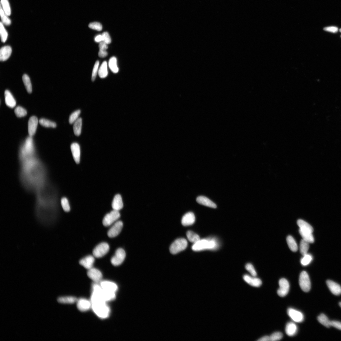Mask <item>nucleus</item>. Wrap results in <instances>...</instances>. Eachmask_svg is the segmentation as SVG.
Listing matches in <instances>:
<instances>
[{"label":"nucleus","mask_w":341,"mask_h":341,"mask_svg":"<svg viewBox=\"0 0 341 341\" xmlns=\"http://www.w3.org/2000/svg\"><path fill=\"white\" fill-rule=\"evenodd\" d=\"M39 123L40 125L46 127L55 128L57 126L55 122L45 118L40 119Z\"/></svg>","instance_id":"nucleus-39"},{"label":"nucleus","mask_w":341,"mask_h":341,"mask_svg":"<svg viewBox=\"0 0 341 341\" xmlns=\"http://www.w3.org/2000/svg\"><path fill=\"white\" fill-rule=\"evenodd\" d=\"M108 53L106 51L99 50L98 55L99 57L104 58L106 57L108 55Z\"/></svg>","instance_id":"nucleus-54"},{"label":"nucleus","mask_w":341,"mask_h":341,"mask_svg":"<svg viewBox=\"0 0 341 341\" xmlns=\"http://www.w3.org/2000/svg\"><path fill=\"white\" fill-rule=\"evenodd\" d=\"M196 200L197 202L200 205L212 208L214 209L217 207L216 204L206 197L199 196L197 198Z\"/></svg>","instance_id":"nucleus-24"},{"label":"nucleus","mask_w":341,"mask_h":341,"mask_svg":"<svg viewBox=\"0 0 341 341\" xmlns=\"http://www.w3.org/2000/svg\"><path fill=\"white\" fill-rule=\"evenodd\" d=\"M71 149L75 161L77 164H79L81 154L79 145L76 143H73L71 145Z\"/></svg>","instance_id":"nucleus-20"},{"label":"nucleus","mask_w":341,"mask_h":341,"mask_svg":"<svg viewBox=\"0 0 341 341\" xmlns=\"http://www.w3.org/2000/svg\"><path fill=\"white\" fill-rule=\"evenodd\" d=\"M103 289L106 291L116 293L118 289L117 285L109 281H104L100 284Z\"/></svg>","instance_id":"nucleus-22"},{"label":"nucleus","mask_w":341,"mask_h":341,"mask_svg":"<svg viewBox=\"0 0 341 341\" xmlns=\"http://www.w3.org/2000/svg\"><path fill=\"white\" fill-rule=\"evenodd\" d=\"M95 41L97 43L101 42L103 41V37L102 35H99L95 37L94 39Z\"/></svg>","instance_id":"nucleus-55"},{"label":"nucleus","mask_w":341,"mask_h":341,"mask_svg":"<svg viewBox=\"0 0 341 341\" xmlns=\"http://www.w3.org/2000/svg\"><path fill=\"white\" fill-rule=\"evenodd\" d=\"M309 243L306 241L302 239L300 244V251L303 256L307 254L309 248Z\"/></svg>","instance_id":"nucleus-34"},{"label":"nucleus","mask_w":341,"mask_h":341,"mask_svg":"<svg viewBox=\"0 0 341 341\" xmlns=\"http://www.w3.org/2000/svg\"><path fill=\"white\" fill-rule=\"evenodd\" d=\"M0 14H1L2 23L7 25H10L11 24V20L9 18L8 16L5 14L1 7V10H0Z\"/></svg>","instance_id":"nucleus-42"},{"label":"nucleus","mask_w":341,"mask_h":341,"mask_svg":"<svg viewBox=\"0 0 341 341\" xmlns=\"http://www.w3.org/2000/svg\"><path fill=\"white\" fill-rule=\"evenodd\" d=\"M91 303L93 311L99 317L104 319L108 317L110 311L106 302L102 300Z\"/></svg>","instance_id":"nucleus-5"},{"label":"nucleus","mask_w":341,"mask_h":341,"mask_svg":"<svg viewBox=\"0 0 341 341\" xmlns=\"http://www.w3.org/2000/svg\"><path fill=\"white\" fill-rule=\"evenodd\" d=\"M279 288L277 291V294L281 297H284L288 293L290 285L287 280L285 278L280 279L279 281Z\"/></svg>","instance_id":"nucleus-11"},{"label":"nucleus","mask_w":341,"mask_h":341,"mask_svg":"<svg viewBox=\"0 0 341 341\" xmlns=\"http://www.w3.org/2000/svg\"><path fill=\"white\" fill-rule=\"evenodd\" d=\"M16 116L19 118L24 117L27 114V111L23 107L18 106L14 110Z\"/></svg>","instance_id":"nucleus-41"},{"label":"nucleus","mask_w":341,"mask_h":341,"mask_svg":"<svg viewBox=\"0 0 341 341\" xmlns=\"http://www.w3.org/2000/svg\"><path fill=\"white\" fill-rule=\"evenodd\" d=\"M324 30L325 31L333 33H336L338 31V28L337 27L335 26L326 27L325 28Z\"/></svg>","instance_id":"nucleus-51"},{"label":"nucleus","mask_w":341,"mask_h":341,"mask_svg":"<svg viewBox=\"0 0 341 341\" xmlns=\"http://www.w3.org/2000/svg\"><path fill=\"white\" fill-rule=\"evenodd\" d=\"M1 7L7 15H11V9L8 0H1Z\"/></svg>","instance_id":"nucleus-33"},{"label":"nucleus","mask_w":341,"mask_h":341,"mask_svg":"<svg viewBox=\"0 0 341 341\" xmlns=\"http://www.w3.org/2000/svg\"><path fill=\"white\" fill-rule=\"evenodd\" d=\"M297 326L294 323L290 322L287 324L285 328V332L289 336H294L297 333Z\"/></svg>","instance_id":"nucleus-27"},{"label":"nucleus","mask_w":341,"mask_h":341,"mask_svg":"<svg viewBox=\"0 0 341 341\" xmlns=\"http://www.w3.org/2000/svg\"><path fill=\"white\" fill-rule=\"evenodd\" d=\"M12 53L11 47L9 46H4L0 50V60L2 62L6 61L11 56Z\"/></svg>","instance_id":"nucleus-25"},{"label":"nucleus","mask_w":341,"mask_h":341,"mask_svg":"<svg viewBox=\"0 0 341 341\" xmlns=\"http://www.w3.org/2000/svg\"><path fill=\"white\" fill-rule=\"evenodd\" d=\"M187 236L189 241L193 244L197 242L200 239L198 235L191 231L187 232Z\"/></svg>","instance_id":"nucleus-37"},{"label":"nucleus","mask_w":341,"mask_h":341,"mask_svg":"<svg viewBox=\"0 0 341 341\" xmlns=\"http://www.w3.org/2000/svg\"><path fill=\"white\" fill-rule=\"evenodd\" d=\"M126 257V253L124 250L122 248H118L111 258V263L114 266H118L123 263Z\"/></svg>","instance_id":"nucleus-8"},{"label":"nucleus","mask_w":341,"mask_h":341,"mask_svg":"<svg viewBox=\"0 0 341 341\" xmlns=\"http://www.w3.org/2000/svg\"><path fill=\"white\" fill-rule=\"evenodd\" d=\"M78 299L76 297L73 296H67L58 297L57 302L60 303L72 304L77 302Z\"/></svg>","instance_id":"nucleus-28"},{"label":"nucleus","mask_w":341,"mask_h":341,"mask_svg":"<svg viewBox=\"0 0 341 341\" xmlns=\"http://www.w3.org/2000/svg\"><path fill=\"white\" fill-rule=\"evenodd\" d=\"M112 207L113 210L118 211L123 207V204L122 197L120 194L116 195L113 200Z\"/></svg>","instance_id":"nucleus-23"},{"label":"nucleus","mask_w":341,"mask_h":341,"mask_svg":"<svg viewBox=\"0 0 341 341\" xmlns=\"http://www.w3.org/2000/svg\"><path fill=\"white\" fill-rule=\"evenodd\" d=\"M287 241L290 249L293 252H296L298 250L297 244L294 238L291 236H288Z\"/></svg>","instance_id":"nucleus-32"},{"label":"nucleus","mask_w":341,"mask_h":341,"mask_svg":"<svg viewBox=\"0 0 341 341\" xmlns=\"http://www.w3.org/2000/svg\"><path fill=\"white\" fill-rule=\"evenodd\" d=\"M109 249V246L107 243L103 242L100 243L93 250V256L97 258L102 257L108 252Z\"/></svg>","instance_id":"nucleus-10"},{"label":"nucleus","mask_w":341,"mask_h":341,"mask_svg":"<svg viewBox=\"0 0 341 341\" xmlns=\"http://www.w3.org/2000/svg\"><path fill=\"white\" fill-rule=\"evenodd\" d=\"M218 243L214 238L200 239L198 242L193 244L192 250L195 251H199L207 250H214L217 248Z\"/></svg>","instance_id":"nucleus-4"},{"label":"nucleus","mask_w":341,"mask_h":341,"mask_svg":"<svg viewBox=\"0 0 341 341\" xmlns=\"http://www.w3.org/2000/svg\"><path fill=\"white\" fill-rule=\"evenodd\" d=\"M299 286L302 290L305 292H309L311 288V283L309 276L305 271L301 273L299 277Z\"/></svg>","instance_id":"nucleus-7"},{"label":"nucleus","mask_w":341,"mask_h":341,"mask_svg":"<svg viewBox=\"0 0 341 341\" xmlns=\"http://www.w3.org/2000/svg\"><path fill=\"white\" fill-rule=\"evenodd\" d=\"M87 275L95 283L101 281L103 278V274L101 271L93 267L88 270Z\"/></svg>","instance_id":"nucleus-14"},{"label":"nucleus","mask_w":341,"mask_h":341,"mask_svg":"<svg viewBox=\"0 0 341 341\" xmlns=\"http://www.w3.org/2000/svg\"><path fill=\"white\" fill-rule=\"evenodd\" d=\"M258 341H270V336H265L260 338L257 340Z\"/></svg>","instance_id":"nucleus-56"},{"label":"nucleus","mask_w":341,"mask_h":341,"mask_svg":"<svg viewBox=\"0 0 341 341\" xmlns=\"http://www.w3.org/2000/svg\"><path fill=\"white\" fill-rule=\"evenodd\" d=\"M102 296L105 302L111 301L116 298V293L106 291L103 289Z\"/></svg>","instance_id":"nucleus-31"},{"label":"nucleus","mask_w":341,"mask_h":341,"mask_svg":"<svg viewBox=\"0 0 341 341\" xmlns=\"http://www.w3.org/2000/svg\"><path fill=\"white\" fill-rule=\"evenodd\" d=\"M0 34L1 41L2 42L5 43L7 41L8 36V33L6 30L2 22L1 23L0 25Z\"/></svg>","instance_id":"nucleus-40"},{"label":"nucleus","mask_w":341,"mask_h":341,"mask_svg":"<svg viewBox=\"0 0 341 341\" xmlns=\"http://www.w3.org/2000/svg\"><path fill=\"white\" fill-rule=\"evenodd\" d=\"M38 123V119L36 116H32L29 119L28 123V130L30 136H32L35 134Z\"/></svg>","instance_id":"nucleus-16"},{"label":"nucleus","mask_w":341,"mask_h":341,"mask_svg":"<svg viewBox=\"0 0 341 341\" xmlns=\"http://www.w3.org/2000/svg\"><path fill=\"white\" fill-rule=\"evenodd\" d=\"M188 246L187 240L184 238H179L176 239L171 245L170 251L173 254H177L185 250Z\"/></svg>","instance_id":"nucleus-6"},{"label":"nucleus","mask_w":341,"mask_h":341,"mask_svg":"<svg viewBox=\"0 0 341 341\" xmlns=\"http://www.w3.org/2000/svg\"><path fill=\"white\" fill-rule=\"evenodd\" d=\"M318 321L325 326L329 328L331 326V321L324 314H320L317 317Z\"/></svg>","instance_id":"nucleus-30"},{"label":"nucleus","mask_w":341,"mask_h":341,"mask_svg":"<svg viewBox=\"0 0 341 341\" xmlns=\"http://www.w3.org/2000/svg\"><path fill=\"white\" fill-rule=\"evenodd\" d=\"M5 101L7 105L13 108L16 105L15 100L11 92L8 90H6L5 92Z\"/></svg>","instance_id":"nucleus-26"},{"label":"nucleus","mask_w":341,"mask_h":341,"mask_svg":"<svg viewBox=\"0 0 341 341\" xmlns=\"http://www.w3.org/2000/svg\"><path fill=\"white\" fill-rule=\"evenodd\" d=\"M195 221L194 214L192 212H189L183 216L182 220V223L183 226H188L193 225Z\"/></svg>","instance_id":"nucleus-19"},{"label":"nucleus","mask_w":341,"mask_h":341,"mask_svg":"<svg viewBox=\"0 0 341 341\" xmlns=\"http://www.w3.org/2000/svg\"><path fill=\"white\" fill-rule=\"evenodd\" d=\"M89 26L90 28L98 31H101L103 29L102 25L97 22L91 23L89 24Z\"/></svg>","instance_id":"nucleus-47"},{"label":"nucleus","mask_w":341,"mask_h":341,"mask_svg":"<svg viewBox=\"0 0 341 341\" xmlns=\"http://www.w3.org/2000/svg\"><path fill=\"white\" fill-rule=\"evenodd\" d=\"M339 30V31H340V32H341V29H340V30Z\"/></svg>","instance_id":"nucleus-58"},{"label":"nucleus","mask_w":341,"mask_h":341,"mask_svg":"<svg viewBox=\"0 0 341 341\" xmlns=\"http://www.w3.org/2000/svg\"><path fill=\"white\" fill-rule=\"evenodd\" d=\"M312 259V256L307 253L304 255L303 257L301 260V263L304 266H307L311 262Z\"/></svg>","instance_id":"nucleus-43"},{"label":"nucleus","mask_w":341,"mask_h":341,"mask_svg":"<svg viewBox=\"0 0 341 341\" xmlns=\"http://www.w3.org/2000/svg\"><path fill=\"white\" fill-rule=\"evenodd\" d=\"M120 216L118 211L113 210L105 216L103 220V224L105 227L110 226L116 222Z\"/></svg>","instance_id":"nucleus-9"},{"label":"nucleus","mask_w":341,"mask_h":341,"mask_svg":"<svg viewBox=\"0 0 341 341\" xmlns=\"http://www.w3.org/2000/svg\"><path fill=\"white\" fill-rule=\"evenodd\" d=\"M297 223L299 227V233L303 239L310 243H314V239L313 235V229L312 227L304 220H298Z\"/></svg>","instance_id":"nucleus-3"},{"label":"nucleus","mask_w":341,"mask_h":341,"mask_svg":"<svg viewBox=\"0 0 341 341\" xmlns=\"http://www.w3.org/2000/svg\"><path fill=\"white\" fill-rule=\"evenodd\" d=\"M326 283L329 290L333 294L337 296L341 294V287L339 284L330 280H327Z\"/></svg>","instance_id":"nucleus-21"},{"label":"nucleus","mask_w":341,"mask_h":341,"mask_svg":"<svg viewBox=\"0 0 341 341\" xmlns=\"http://www.w3.org/2000/svg\"><path fill=\"white\" fill-rule=\"evenodd\" d=\"M20 179L26 190L36 192L48 183L46 168L35 155L20 159Z\"/></svg>","instance_id":"nucleus-1"},{"label":"nucleus","mask_w":341,"mask_h":341,"mask_svg":"<svg viewBox=\"0 0 341 341\" xmlns=\"http://www.w3.org/2000/svg\"><path fill=\"white\" fill-rule=\"evenodd\" d=\"M123 224L121 221L115 222L109 230L108 232V236L110 238L117 236L121 232Z\"/></svg>","instance_id":"nucleus-12"},{"label":"nucleus","mask_w":341,"mask_h":341,"mask_svg":"<svg viewBox=\"0 0 341 341\" xmlns=\"http://www.w3.org/2000/svg\"><path fill=\"white\" fill-rule=\"evenodd\" d=\"M99 61H97L96 62L95 64V65H94V68H93V72H92V81L93 82L94 81L95 79V78H96V75H97V71H98V67H99Z\"/></svg>","instance_id":"nucleus-50"},{"label":"nucleus","mask_w":341,"mask_h":341,"mask_svg":"<svg viewBox=\"0 0 341 341\" xmlns=\"http://www.w3.org/2000/svg\"><path fill=\"white\" fill-rule=\"evenodd\" d=\"M36 193L35 212L38 219L45 225L53 224L58 215L57 189L48 183Z\"/></svg>","instance_id":"nucleus-2"},{"label":"nucleus","mask_w":341,"mask_h":341,"mask_svg":"<svg viewBox=\"0 0 341 341\" xmlns=\"http://www.w3.org/2000/svg\"><path fill=\"white\" fill-rule=\"evenodd\" d=\"M94 261V257L90 255L80 260L79 264L85 269L89 270L93 267Z\"/></svg>","instance_id":"nucleus-18"},{"label":"nucleus","mask_w":341,"mask_h":341,"mask_svg":"<svg viewBox=\"0 0 341 341\" xmlns=\"http://www.w3.org/2000/svg\"><path fill=\"white\" fill-rule=\"evenodd\" d=\"M108 75L107 63L106 62H104L99 70V75L100 77L104 78Z\"/></svg>","instance_id":"nucleus-35"},{"label":"nucleus","mask_w":341,"mask_h":341,"mask_svg":"<svg viewBox=\"0 0 341 341\" xmlns=\"http://www.w3.org/2000/svg\"><path fill=\"white\" fill-rule=\"evenodd\" d=\"M108 65L109 68L114 73H116L118 71V68L117 66V60L116 57H113L109 60Z\"/></svg>","instance_id":"nucleus-36"},{"label":"nucleus","mask_w":341,"mask_h":341,"mask_svg":"<svg viewBox=\"0 0 341 341\" xmlns=\"http://www.w3.org/2000/svg\"><path fill=\"white\" fill-rule=\"evenodd\" d=\"M82 125V119L81 118H79L74 123L73 130L75 135L79 136L81 135Z\"/></svg>","instance_id":"nucleus-29"},{"label":"nucleus","mask_w":341,"mask_h":341,"mask_svg":"<svg viewBox=\"0 0 341 341\" xmlns=\"http://www.w3.org/2000/svg\"><path fill=\"white\" fill-rule=\"evenodd\" d=\"M61 204L63 210L66 212L70 210V206L68 199L65 197H63L61 200Z\"/></svg>","instance_id":"nucleus-45"},{"label":"nucleus","mask_w":341,"mask_h":341,"mask_svg":"<svg viewBox=\"0 0 341 341\" xmlns=\"http://www.w3.org/2000/svg\"><path fill=\"white\" fill-rule=\"evenodd\" d=\"M243 279L245 281L251 286L256 287H259L262 285V282L260 279L253 277L246 274L243 276Z\"/></svg>","instance_id":"nucleus-17"},{"label":"nucleus","mask_w":341,"mask_h":341,"mask_svg":"<svg viewBox=\"0 0 341 341\" xmlns=\"http://www.w3.org/2000/svg\"><path fill=\"white\" fill-rule=\"evenodd\" d=\"M283 336L282 333L280 332H276L272 334L270 336L271 341H278L281 339Z\"/></svg>","instance_id":"nucleus-46"},{"label":"nucleus","mask_w":341,"mask_h":341,"mask_svg":"<svg viewBox=\"0 0 341 341\" xmlns=\"http://www.w3.org/2000/svg\"><path fill=\"white\" fill-rule=\"evenodd\" d=\"M287 312L288 316L294 322L301 323L303 321L304 316L302 312L292 308L288 309Z\"/></svg>","instance_id":"nucleus-13"},{"label":"nucleus","mask_w":341,"mask_h":341,"mask_svg":"<svg viewBox=\"0 0 341 341\" xmlns=\"http://www.w3.org/2000/svg\"><path fill=\"white\" fill-rule=\"evenodd\" d=\"M92 306L91 302L86 299L81 298L78 299L77 302V307L80 311L85 312L88 311Z\"/></svg>","instance_id":"nucleus-15"},{"label":"nucleus","mask_w":341,"mask_h":341,"mask_svg":"<svg viewBox=\"0 0 341 341\" xmlns=\"http://www.w3.org/2000/svg\"><path fill=\"white\" fill-rule=\"evenodd\" d=\"M331 326L341 330V322L336 320L331 321Z\"/></svg>","instance_id":"nucleus-52"},{"label":"nucleus","mask_w":341,"mask_h":341,"mask_svg":"<svg viewBox=\"0 0 341 341\" xmlns=\"http://www.w3.org/2000/svg\"><path fill=\"white\" fill-rule=\"evenodd\" d=\"M23 82L27 92L29 93L32 92V86L29 76L27 74H24L22 77Z\"/></svg>","instance_id":"nucleus-38"},{"label":"nucleus","mask_w":341,"mask_h":341,"mask_svg":"<svg viewBox=\"0 0 341 341\" xmlns=\"http://www.w3.org/2000/svg\"><path fill=\"white\" fill-rule=\"evenodd\" d=\"M103 41L107 44L111 42V39L109 33L107 32H104L102 35Z\"/></svg>","instance_id":"nucleus-49"},{"label":"nucleus","mask_w":341,"mask_h":341,"mask_svg":"<svg viewBox=\"0 0 341 341\" xmlns=\"http://www.w3.org/2000/svg\"><path fill=\"white\" fill-rule=\"evenodd\" d=\"M81 112V110H78L71 113L70 116L69 120V123L70 124H74L79 118V116Z\"/></svg>","instance_id":"nucleus-44"},{"label":"nucleus","mask_w":341,"mask_h":341,"mask_svg":"<svg viewBox=\"0 0 341 341\" xmlns=\"http://www.w3.org/2000/svg\"><path fill=\"white\" fill-rule=\"evenodd\" d=\"M339 306H340V307L341 308V302H340V303H339Z\"/></svg>","instance_id":"nucleus-57"},{"label":"nucleus","mask_w":341,"mask_h":341,"mask_svg":"<svg viewBox=\"0 0 341 341\" xmlns=\"http://www.w3.org/2000/svg\"><path fill=\"white\" fill-rule=\"evenodd\" d=\"M246 269L254 277H256L257 273L253 265L251 264H247L246 266Z\"/></svg>","instance_id":"nucleus-48"},{"label":"nucleus","mask_w":341,"mask_h":341,"mask_svg":"<svg viewBox=\"0 0 341 341\" xmlns=\"http://www.w3.org/2000/svg\"><path fill=\"white\" fill-rule=\"evenodd\" d=\"M107 45L103 41L100 42L99 45V50L106 51L108 48Z\"/></svg>","instance_id":"nucleus-53"}]
</instances>
